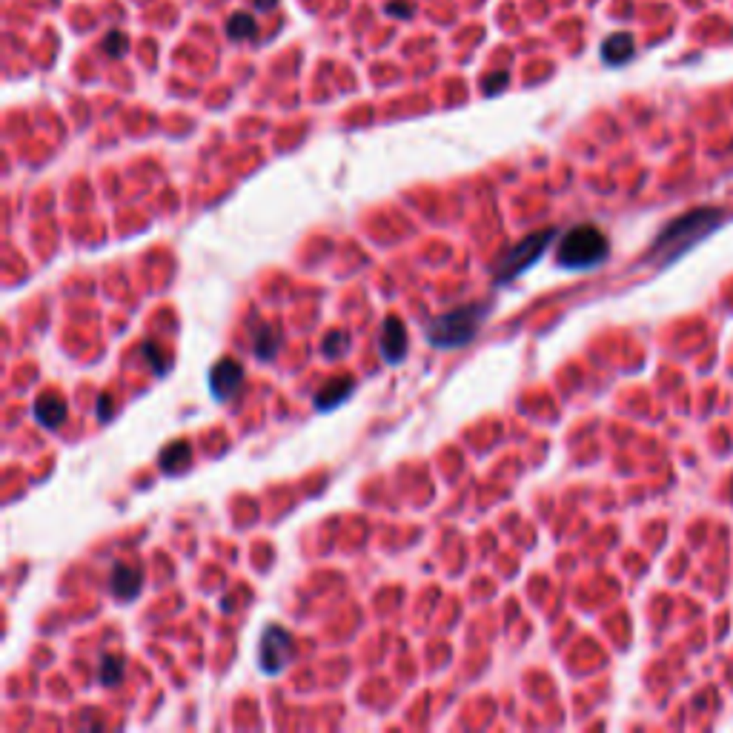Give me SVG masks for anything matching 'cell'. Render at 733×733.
Segmentation results:
<instances>
[{
    "label": "cell",
    "mask_w": 733,
    "mask_h": 733,
    "mask_svg": "<svg viewBox=\"0 0 733 733\" xmlns=\"http://www.w3.org/2000/svg\"><path fill=\"white\" fill-rule=\"evenodd\" d=\"M292 656H296V642H292V636L284 627L269 625L264 633H261V645H258L261 673H267V676L281 673L284 667L292 662Z\"/></svg>",
    "instance_id": "5b68a950"
},
{
    "label": "cell",
    "mask_w": 733,
    "mask_h": 733,
    "mask_svg": "<svg viewBox=\"0 0 733 733\" xmlns=\"http://www.w3.org/2000/svg\"><path fill=\"white\" fill-rule=\"evenodd\" d=\"M504 86H507V75H504V72H493L490 77H487L484 92H487V95H496V92L504 89Z\"/></svg>",
    "instance_id": "ac0fdd59"
},
{
    "label": "cell",
    "mask_w": 733,
    "mask_h": 733,
    "mask_svg": "<svg viewBox=\"0 0 733 733\" xmlns=\"http://www.w3.org/2000/svg\"><path fill=\"white\" fill-rule=\"evenodd\" d=\"M275 335H272V330L269 327H258L255 330V352H258V358L261 361H267V358H272L275 355Z\"/></svg>",
    "instance_id": "5bb4252c"
},
{
    "label": "cell",
    "mask_w": 733,
    "mask_h": 733,
    "mask_svg": "<svg viewBox=\"0 0 733 733\" xmlns=\"http://www.w3.org/2000/svg\"><path fill=\"white\" fill-rule=\"evenodd\" d=\"M719 221H722L719 209L702 206V209H693V213L679 215L671 224H664V230L656 235L653 247H650V261H656V264H671L673 258L688 252L693 243L708 238Z\"/></svg>",
    "instance_id": "6da1fadb"
},
{
    "label": "cell",
    "mask_w": 733,
    "mask_h": 733,
    "mask_svg": "<svg viewBox=\"0 0 733 733\" xmlns=\"http://www.w3.org/2000/svg\"><path fill=\"white\" fill-rule=\"evenodd\" d=\"M275 3H278V0H255V9H261V12H267V9H272Z\"/></svg>",
    "instance_id": "ffe728a7"
},
{
    "label": "cell",
    "mask_w": 733,
    "mask_h": 733,
    "mask_svg": "<svg viewBox=\"0 0 733 733\" xmlns=\"http://www.w3.org/2000/svg\"><path fill=\"white\" fill-rule=\"evenodd\" d=\"M355 389V378L352 376H338L333 381H327L321 387V393L315 396V410L327 413V410H335L341 401H347Z\"/></svg>",
    "instance_id": "ba28073f"
},
{
    "label": "cell",
    "mask_w": 733,
    "mask_h": 733,
    "mask_svg": "<svg viewBox=\"0 0 733 733\" xmlns=\"http://www.w3.org/2000/svg\"><path fill=\"white\" fill-rule=\"evenodd\" d=\"M243 384V367L238 361L224 358L213 370H209V389H213L215 401H226L238 393V387Z\"/></svg>",
    "instance_id": "8992f818"
},
{
    "label": "cell",
    "mask_w": 733,
    "mask_h": 733,
    "mask_svg": "<svg viewBox=\"0 0 733 733\" xmlns=\"http://www.w3.org/2000/svg\"><path fill=\"white\" fill-rule=\"evenodd\" d=\"M556 238V230H539L527 238H521L516 247L501 258V264L496 267V284H507L513 278H518L525 269L536 267L542 261V255L547 252V243Z\"/></svg>",
    "instance_id": "277c9868"
},
{
    "label": "cell",
    "mask_w": 733,
    "mask_h": 733,
    "mask_svg": "<svg viewBox=\"0 0 733 733\" xmlns=\"http://www.w3.org/2000/svg\"><path fill=\"white\" fill-rule=\"evenodd\" d=\"M32 413H35L38 418V424L46 427V430H58L63 424V418H67V401H63L60 396L55 393H46L35 401V407H32Z\"/></svg>",
    "instance_id": "9c48e42d"
},
{
    "label": "cell",
    "mask_w": 733,
    "mask_h": 733,
    "mask_svg": "<svg viewBox=\"0 0 733 733\" xmlns=\"http://www.w3.org/2000/svg\"><path fill=\"white\" fill-rule=\"evenodd\" d=\"M608 250L610 243L605 238V232L599 230L593 224H579L573 230H567L559 241V250H556V261L559 267L564 269H593L599 267L601 261L608 258Z\"/></svg>",
    "instance_id": "3957f363"
},
{
    "label": "cell",
    "mask_w": 733,
    "mask_h": 733,
    "mask_svg": "<svg viewBox=\"0 0 733 733\" xmlns=\"http://www.w3.org/2000/svg\"><path fill=\"white\" fill-rule=\"evenodd\" d=\"M387 9H389V12H396L398 18H407V14H410V3H404V0H396V3H389Z\"/></svg>",
    "instance_id": "d6986e66"
},
{
    "label": "cell",
    "mask_w": 733,
    "mask_h": 733,
    "mask_svg": "<svg viewBox=\"0 0 733 733\" xmlns=\"http://www.w3.org/2000/svg\"><path fill=\"white\" fill-rule=\"evenodd\" d=\"M121 679H123V659L106 656L104 664H101V682L104 685H118Z\"/></svg>",
    "instance_id": "9a60e30c"
},
{
    "label": "cell",
    "mask_w": 733,
    "mask_h": 733,
    "mask_svg": "<svg viewBox=\"0 0 733 733\" xmlns=\"http://www.w3.org/2000/svg\"><path fill=\"white\" fill-rule=\"evenodd\" d=\"M112 593H115L118 599L129 601L138 590H141V573L135 567H129V564H115L112 567Z\"/></svg>",
    "instance_id": "30bf717a"
},
{
    "label": "cell",
    "mask_w": 733,
    "mask_h": 733,
    "mask_svg": "<svg viewBox=\"0 0 733 733\" xmlns=\"http://www.w3.org/2000/svg\"><path fill=\"white\" fill-rule=\"evenodd\" d=\"M347 347V335L344 333H330L327 338H324V352H327V358H338L341 352H344Z\"/></svg>",
    "instance_id": "e0dca14e"
},
{
    "label": "cell",
    "mask_w": 733,
    "mask_h": 733,
    "mask_svg": "<svg viewBox=\"0 0 733 733\" xmlns=\"http://www.w3.org/2000/svg\"><path fill=\"white\" fill-rule=\"evenodd\" d=\"M255 32H258V23L247 12H238V14H232V18L226 21V35H230L232 40H250V38H255Z\"/></svg>",
    "instance_id": "4fadbf2b"
},
{
    "label": "cell",
    "mask_w": 733,
    "mask_h": 733,
    "mask_svg": "<svg viewBox=\"0 0 733 733\" xmlns=\"http://www.w3.org/2000/svg\"><path fill=\"white\" fill-rule=\"evenodd\" d=\"M381 358L387 364H401L407 358V330L398 318H387L381 327Z\"/></svg>",
    "instance_id": "52a82bcc"
},
{
    "label": "cell",
    "mask_w": 733,
    "mask_h": 733,
    "mask_svg": "<svg viewBox=\"0 0 733 733\" xmlns=\"http://www.w3.org/2000/svg\"><path fill=\"white\" fill-rule=\"evenodd\" d=\"M601 58L610 67H618V63H627L633 58V38L618 32V35H610L605 43H601Z\"/></svg>",
    "instance_id": "8fae6325"
},
{
    "label": "cell",
    "mask_w": 733,
    "mask_h": 733,
    "mask_svg": "<svg viewBox=\"0 0 733 733\" xmlns=\"http://www.w3.org/2000/svg\"><path fill=\"white\" fill-rule=\"evenodd\" d=\"M487 309H490L487 304H464V307H455L450 313L433 318L424 327L427 344L442 347V350H455V347L470 344L481 330Z\"/></svg>",
    "instance_id": "7a4b0ae2"
},
{
    "label": "cell",
    "mask_w": 733,
    "mask_h": 733,
    "mask_svg": "<svg viewBox=\"0 0 733 733\" xmlns=\"http://www.w3.org/2000/svg\"><path fill=\"white\" fill-rule=\"evenodd\" d=\"M189 461V444L187 442H172L164 453H160V467L164 473H178L181 467H187Z\"/></svg>",
    "instance_id": "7c38bea8"
},
{
    "label": "cell",
    "mask_w": 733,
    "mask_h": 733,
    "mask_svg": "<svg viewBox=\"0 0 733 733\" xmlns=\"http://www.w3.org/2000/svg\"><path fill=\"white\" fill-rule=\"evenodd\" d=\"M126 49H129V40H126V35H121V32H109V35L104 38V52L109 58L126 55Z\"/></svg>",
    "instance_id": "2e32d148"
}]
</instances>
